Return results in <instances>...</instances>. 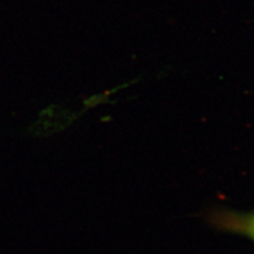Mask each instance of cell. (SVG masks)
Returning <instances> with one entry per match:
<instances>
[{"mask_svg":"<svg viewBox=\"0 0 254 254\" xmlns=\"http://www.w3.org/2000/svg\"><path fill=\"white\" fill-rule=\"evenodd\" d=\"M209 220L220 231L245 236L254 242V211L243 213L216 210L210 214Z\"/></svg>","mask_w":254,"mask_h":254,"instance_id":"cell-1","label":"cell"}]
</instances>
